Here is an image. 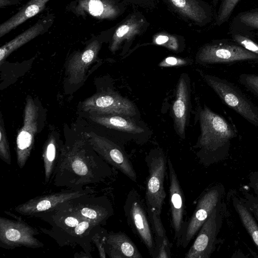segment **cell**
<instances>
[{
  "label": "cell",
  "mask_w": 258,
  "mask_h": 258,
  "mask_svg": "<svg viewBox=\"0 0 258 258\" xmlns=\"http://www.w3.org/2000/svg\"><path fill=\"white\" fill-rule=\"evenodd\" d=\"M87 140L76 141L62 147L53 177L54 185L73 189L100 183L112 174L110 166Z\"/></svg>",
  "instance_id": "obj_1"
},
{
  "label": "cell",
  "mask_w": 258,
  "mask_h": 258,
  "mask_svg": "<svg viewBox=\"0 0 258 258\" xmlns=\"http://www.w3.org/2000/svg\"><path fill=\"white\" fill-rule=\"evenodd\" d=\"M201 135L196 148L200 163L209 166L215 162L219 151L237 136V132L224 117L207 106L199 114Z\"/></svg>",
  "instance_id": "obj_2"
},
{
  "label": "cell",
  "mask_w": 258,
  "mask_h": 258,
  "mask_svg": "<svg viewBox=\"0 0 258 258\" xmlns=\"http://www.w3.org/2000/svg\"><path fill=\"white\" fill-rule=\"evenodd\" d=\"M145 161L149 173L146 184V206L161 215L166 197L164 179L167 159L162 150L154 149L146 157Z\"/></svg>",
  "instance_id": "obj_3"
},
{
  "label": "cell",
  "mask_w": 258,
  "mask_h": 258,
  "mask_svg": "<svg viewBox=\"0 0 258 258\" xmlns=\"http://www.w3.org/2000/svg\"><path fill=\"white\" fill-rule=\"evenodd\" d=\"M207 84L222 101L245 119L258 127V107L231 82L208 74H203Z\"/></svg>",
  "instance_id": "obj_4"
},
{
  "label": "cell",
  "mask_w": 258,
  "mask_h": 258,
  "mask_svg": "<svg viewBox=\"0 0 258 258\" xmlns=\"http://www.w3.org/2000/svg\"><path fill=\"white\" fill-rule=\"evenodd\" d=\"M127 222L132 231L154 257L155 243L151 224L141 196L137 190L132 189L127 194L123 206Z\"/></svg>",
  "instance_id": "obj_5"
},
{
  "label": "cell",
  "mask_w": 258,
  "mask_h": 258,
  "mask_svg": "<svg viewBox=\"0 0 258 258\" xmlns=\"http://www.w3.org/2000/svg\"><path fill=\"white\" fill-rule=\"evenodd\" d=\"M90 195L72 199L59 207L84 219L103 225L114 214L112 204L106 196L94 197Z\"/></svg>",
  "instance_id": "obj_6"
},
{
  "label": "cell",
  "mask_w": 258,
  "mask_h": 258,
  "mask_svg": "<svg viewBox=\"0 0 258 258\" xmlns=\"http://www.w3.org/2000/svg\"><path fill=\"white\" fill-rule=\"evenodd\" d=\"M38 234L37 229L22 220L0 217V246L2 248L43 247L44 244L35 237Z\"/></svg>",
  "instance_id": "obj_7"
},
{
  "label": "cell",
  "mask_w": 258,
  "mask_h": 258,
  "mask_svg": "<svg viewBox=\"0 0 258 258\" xmlns=\"http://www.w3.org/2000/svg\"><path fill=\"white\" fill-rule=\"evenodd\" d=\"M196 58L201 64L229 63L249 60L258 62V55L237 43L226 41L205 45L198 52Z\"/></svg>",
  "instance_id": "obj_8"
},
{
  "label": "cell",
  "mask_w": 258,
  "mask_h": 258,
  "mask_svg": "<svg viewBox=\"0 0 258 258\" xmlns=\"http://www.w3.org/2000/svg\"><path fill=\"white\" fill-rule=\"evenodd\" d=\"M85 137L94 150L108 164L133 181H137V175L133 163L119 146L93 132L85 133Z\"/></svg>",
  "instance_id": "obj_9"
},
{
  "label": "cell",
  "mask_w": 258,
  "mask_h": 258,
  "mask_svg": "<svg viewBox=\"0 0 258 258\" xmlns=\"http://www.w3.org/2000/svg\"><path fill=\"white\" fill-rule=\"evenodd\" d=\"M223 189L213 186L205 191L199 198L196 209L189 220L185 222L182 234L177 246L186 248L198 234L213 210L221 201Z\"/></svg>",
  "instance_id": "obj_10"
},
{
  "label": "cell",
  "mask_w": 258,
  "mask_h": 258,
  "mask_svg": "<svg viewBox=\"0 0 258 258\" xmlns=\"http://www.w3.org/2000/svg\"><path fill=\"white\" fill-rule=\"evenodd\" d=\"M221 201L213 210L199 230L185 258H210L215 249L222 223Z\"/></svg>",
  "instance_id": "obj_11"
},
{
  "label": "cell",
  "mask_w": 258,
  "mask_h": 258,
  "mask_svg": "<svg viewBox=\"0 0 258 258\" xmlns=\"http://www.w3.org/2000/svg\"><path fill=\"white\" fill-rule=\"evenodd\" d=\"M39 109L30 96L26 99L23 124L16 139L17 163L20 169L26 164L32 150L34 137L38 131Z\"/></svg>",
  "instance_id": "obj_12"
},
{
  "label": "cell",
  "mask_w": 258,
  "mask_h": 258,
  "mask_svg": "<svg viewBox=\"0 0 258 258\" xmlns=\"http://www.w3.org/2000/svg\"><path fill=\"white\" fill-rule=\"evenodd\" d=\"M83 110L90 114H113L130 117L136 114L134 104L113 92L97 93L82 103Z\"/></svg>",
  "instance_id": "obj_13"
},
{
  "label": "cell",
  "mask_w": 258,
  "mask_h": 258,
  "mask_svg": "<svg viewBox=\"0 0 258 258\" xmlns=\"http://www.w3.org/2000/svg\"><path fill=\"white\" fill-rule=\"evenodd\" d=\"M93 192V190L90 188L73 189L36 197L15 207L14 211L22 215L34 216L38 214L52 211L72 199Z\"/></svg>",
  "instance_id": "obj_14"
},
{
  "label": "cell",
  "mask_w": 258,
  "mask_h": 258,
  "mask_svg": "<svg viewBox=\"0 0 258 258\" xmlns=\"http://www.w3.org/2000/svg\"><path fill=\"white\" fill-rule=\"evenodd\" d=\"M167 167L170 181L169 198L171 225L174 232V238L178 246L185 223L184 220L185 198L177 174L170 158L167 159Z\"/></svg>",
  "instance_id": "obj_15"
},
{
  "label": "cell",
  "mask_w": 258,
  "mask_h": 258,
  "mask_svg": "<svg viewBox=\"0 0 258 258\" xmlns=\"http://www.w3.org/2000/svg\"><path fill=\"white\" fill-rule=\"evenodd\" d=\"M101 44L94 40L88 44L82 51H77L70 57L66 68L68 81L77 85L84 80L89 67L97 59Z\"/></svg>",
  "instance_id": "obj_16"
},
{
  "label": "cell",
  "mask_w": 258,
  "mask_h": 258,
  "mask_svg": "<svg viewBox=\"0 0 258 258\" xmlns=\"http://www.w3.org/2000/svg\"><path fill=\"white\" fill-rule=\"evenodd\" d=\"M189 100V79L185 74H182L177 86L176 98L172 106L175 127L178 135L181 138H185V128L188 116Z\"/></svg>",
  "instance_id": "obj_17"
},
{
  "label": "cell",
  "mask_w": 258,
  "mask_h": 258,
  "mask_svg": "<svg viewBox=\"0 0 258 258\" xmlns=\"http://www.w3.org/2000/svg\"><path fill=\"white\" fill-rule=\"evenodd\" d=\"M104 249L110 258H142L136 245L124 232H107Z\"/></svg>",
  "instance_id": "obj_18"
},
{
  "label": "cell",
  "mask_w": 258,
  "mask_h": 258,
  "mask_svg": "<svg viewBox=\"0 0 258 258\" xmlns=\"http://www.w3.org/2000/svg\"><path fill=\"white\" fill-rule=\"evenodd\" d=\"M78 16L89 15L99 20L112 19L119 13V9L111 0H78L73 7Z\"/></svg>",
  "instance_id": "obj_19"
},
{
  "label": "cell",
  "mask_w": 258,
  "mask_h": 258,
  "mask_svg": "<svg viewBox=\"0 0 258 258\" xmlns=\"http://www.w3.org/2000/svg\"><path fill=\"white\" fill-rule=\"evenodd\" d=\"M50 0H30L19 11L0 26V37L16 28L28 19L42 11Z\"/></svg>",
  "instance_id": "obj_20"
},
{
  "label": "cell",
  "mask_w": 258,
  "mask_h": 258,
  "mask_svg": "<svg viewBox=\"0 0 258 258\" xmlns=\"http://www.w3.org/2000/svg\"><path fill=\"white\" fill-rule=\"evenodd\" d=\"M147 211L154 235L155 249L153 258L171 257V244L166 235L160 214L147 208Z\"/></svg>",
  "instance_id": "obj_21"
},
{
  "label": "cell",
  "mask_w": 258,
  "mask_h": 258,
  "mask_svg": "<svg viewBox=\"0 0 258 258\" xmlns=\"http://www.w3.org/2000/svg\"><path fill=\"white\" fill-rule=\"evenodd\" d=\"M46 25V21L40 20L23 33L2 46L0 48L1 64L13 51L43 33Z\"/></svg>",
  "instance_id": "obj_22"
},
{
  "label": "cell",
  "mask_w": 258,
  "mask_h": 258,
  "mask_svg": "<svg viewBox=\"0 0 258 258\" xmlns=\"http://www.w3.org/2000/svg\"><path fill=\"white\" fill-rule=\"evenodd\" d=\"M90 119L105 127L134 134H141L144 130L128 117L113 114H90Z\"/></svg>",
  "instance_id": "obj_23"
},
{
  "label": "cell",
  "mask_w": 258,
  "mask_h": 258,
  "mask_svg": "<svg viewBox=\"0 0 258 258\" xmlns=\"http://www.w3.org/2000/svg\"><path fill=\"white\" fill-rule=\"evenodd\" d=\"M62 146H59L56 138L52 134L49 136L44 145L42 158L44 173V181L45 183H48L53 177Z\"/></svg>",
  "instance_id": "obj_24"
},
{
  "label": "cell",
  "mask_w": 258,
  "mask_h": 258,
  "mask_svg": "<svg viewBox=\"0 0 258 258\" xmlns=\"http://www.w3.org/2000/svg\"><path fill=\"white\" fill-rule=\"evenodd\" d=\"M144 24L143 19H139L135 16L128 18L114 32L110 45V50L112 52L116 51L123 41L130 40L139 34Z\"/></svg>",
  "instance_id": "obj_25"
},
{
  "label": "cell",
  "mask_w": 258,
  "mask_h": 258,
  "mask_svg": "<svg viewBox=\"0 0 258 258\" xmlns=\"http://www.w3.org/2000/svg\"><path fill=\"white\" fill-rule=\"evenodd\" d=\"M182 15L200 24L206 23L210 19V12L196 0H168Z\"/></svg>",
  "instance_id": "obj_26"
},
{
  "label": "cell",
  "mask_w": 258,
  "mask_h": 258,
  "mask_svg": "<svg viewBox=\"0 0 258 258\" xmlns=\"http://www.w3.org/2000/svg\"><path fill=\"white\" fill-rule=\"evenodd\" d=\"M258 31V8L242 12L233 19L231 31L245 34Z\"/></svg>",
  "instance_id": "obj_27"
},
{
  "label": "cell",
  "mask_w": 258,
  "mask_h": 258,
  "mask_svg": "<svg viewBox=\"0 0 258 258\" xmlns=\"http://www.w3.org/2000/svg\"><path fill=\"white\" fill-rule=\"evenodd\" d=\"M233 205L239 218L253 242L258 248V224L247 208L236 198L233 199Z\"/></svg>",
  "instance_id": "obj_28"
},
{
  "label": "cell",
  "mask_w": 258,
  "mask_h": 258,
  "mask_svg": "<svg viewBox=\"0 0 258 258\" xmlns=\"http://www.w3.org/2000/svg\"><path fill=\"white\" fill-rule=\"evenodd\" d=\"M240 0H221L216 18V24L220 26L229 19Z\"/></svg>",
  "instance_id": "obj_29"
},
{
  "label": "cell",
  "mask_w": 258,
  "mask_h": 258,
  "mask_svg": "<svg viewBox=\"0 0 258 258\" xmlns=\"http://www.w3.org/2000/svg\"><path fill=\"white\" fill-rule=\"evenodd\" d=\"M0 158L7 164H11L10 146L2 114L0 119Z\"/></svg>",
  "instance_id": "obj_30"
},
{
  "label": "cell",
  "mask_w": 258,
  "mask_h": 258,
  "mask_svg": "<svg viewBox=\"0 0 258 258\" xmlns=\"http://www.w3.org/2000/svg\"><path fill=\"white\" fill-rule=\"evenodd\" d=\"M233 40L245 49L258 55V43L241 33L231 32Z\"/></svg>",
  "instance_id": "obj_31"
},
{
  "label": "cell",
  "mask_w": 258,
  "mask_h": 258,
  "mask_svg": "<svg viewBox=\"0 0 258 258\" xmlns=\"http://www.w3.org/2000/svg\"><path fill=\"white\" fill-rule=\"evenodd\" d=\"M153 42L155 44L164 46L170 50L176 51L179 47L177 38L166 33H159L154 36Z\"/></svg>",
  "instance_id": "obj_32"
},
{
  "label": "cell",
  "mask_w": 258,
  "mask_h": 258,
  "mask_svg": "<svg viewBox=\"0 0 258 258\" xmlns=\"http://www.w3.org/2000/svg\"><path fill=\"white\" fill-rule=\"evenodd\" d=\"M240 83L258 97V74H242L239 77Z\"/></svg>",
  "instance_id": "obj_33"
},
{
  "label": "cell",
  "mask_w": 258,
  "mask_h": 258,
  "mask_svg": "<svg viewBox=\"0 0 258 258\" xmlns=\"http://www.w3.org/2000/svg\"><path fill=\"white\" fill-rule=\"evenodd\" d=\"M187 63V61L185 59L169 56L161 61L159 63V66L160 67H180L186 65Z\"/></svg>",
  "instance_id": "obj_34"
},
{
  "label": "cell",
  "mask_w": 258,
  "mask_h": 258,
  "mask_svg": "<svg viewBox=\"0 0 258 258\" xmlns=\"http://www.w3.org/2000/svg\"><path fill=\"white\" fill-rule=\"evenodd\" d=\"M250 185L258 194V173L254 174L250 178Z\"/></svg>",
  "instance_id": "obj_35"
},
{
  "label": "cell",
  "mask_w": 258,
  "mask_h": 258,
  "mask_svg": "<svg viewBox=\"0 0 258 258\" xmlns=\"http://www.w3.org/2000/svg\"><path fill=\"white\" fill-rule=\"evenodd\" d=\"M250 210L253 213L255 219L258 221V204H252L251 205Z\"/></svg>",
  "instance_id": "obj_36"
},
{
  "label": "cell",
  "mask_w": 258,
  "mask_h": 258,
  "mask_svg": "<svg viewBox=\"0 0 258 258\" xmlns=\"http://www.w3.org/2000/svg\"><path fill=\"white\" fill-rule=\"evenodd\" d=\"M17 0H0V7H3L16 4Z\"/></svg>",
  "instance_id": "obj_37"
}]
</instances>
